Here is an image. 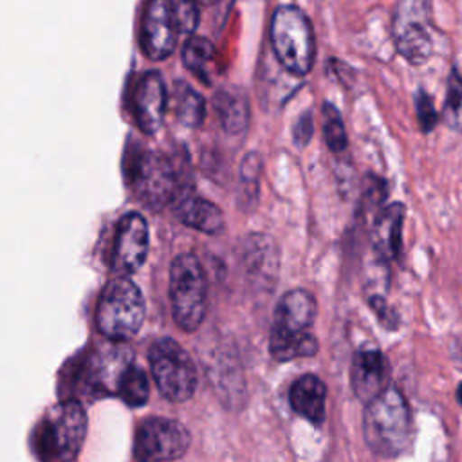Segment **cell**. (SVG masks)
<instances>
[{"instance_id":"9c48e42d","label":"cell","mask_w":462,"mask_h":462,"mask_svg":"<svg viewBox=\"0 0 462 462\" xmlns=\"http://www.w3.org/2000/svg\"><path fill=\"white\" fill-rule=\"evenodd\" d=\"M189 446L188 430L173 419L150 417L139 424L134 440V457L141 462L180 458Z\"/></svg>"},{"instance_id":"7c38bea8","label":"cell","mask_w":462,"mask_h":462,"mask_svg":"<svg viewBox=\"0 0 462 462\" xmlns=\"http://www.w3.org/2000/svg\"><path fill=\"white\" fill-rule=\"evenodd\" d=\"M179 25L170 0H146L141 16V49L152 61L166 60L177 45Z\"/></svg>"},{"instance_id":"30bf717a","label":"cell","mask_w":462,"mask_h":462,"mask_svg":"<svg viewBox=\"0 0 462 462\" xmlns=\"http://www.w3.org/2000/svg\"><path fill=\"white\" fill-rule=\"evenodd\" d=\"M90 350L78 370L79 386L87 393H116L123 372L132 365V352L121 341H110Z\"/></svg>"},{"instance_id":"f546056e","label":"cell","mask_w":462,"mask_h":462,"mask_svg":"<svg viewBox=\"0 0 462 462\" xmlns=\"http://www.w3.org/2000/svg\"><path fill=\"white\" fill-rule=\"evenodd\" d=\"M458 399L462 401V384H460V390H458Z\"/></svg>"},{"instance_id":"603a6c76","label":"cell","mask_w":462,"mask_h":462,"mask_svg":"<svg viewBox=\"0 0 462 462\" xmlns=\"http://www.w3.org/2000/svg\"><path fill=\"white\" fill-rule=\"evenodd\" d=\"M116 393L121 397V401L126 406H132V408L143 406L150 395V383L144 370L135 365H130L123 372Z\"/></svg>"},{"instance_id":"ac0fdd59","label":"cell","mask_w":462,"mask_h":462,"mask_svg":"<svg viewBox=\"0 0 462 462\" xmlns=\"http://www.w3.org/2000/svg\"><path fill=\"white\" fill-rule=\"evenodd\" d=\"M402 215L404 208L401 204H392L383 209V213L377 217L374 224L372 242L384 258L399 256Z\"/></svg>"},{"instance_id":"4fadbf2b","label":"cell","mask_w":462,"mask_h":462,"mask_svg":"<svg viewBox=\"0 0 462 462\" xmlns=\"http://www.w3.org/2000/svg\"><path fill=\"white\" fill-rule=\"evenodd\" d=\"M168 106V90L157 70L139 76L132 92V112L141 132L153 135L161 130Z\"/></svg>"},{"instance_id":"2e32d148","label":"cell","mask_w":462,"mask_h":462,"mask_svg":"<svg viewBox=\"0 0 462 462\" xmlns=\"http://www.w3.org/2000/svg\"><path fill=\"white\" fill-rule=\"evenodd\" d=\"M314 316V298L303 289H294L285 292L278 301L273 327L285 332H303L310 328Z\"/></svg>"},{"instance_id":"8fae6325","label":"cell","mask_w":462,"mask_h":462,"mask_svg":"<svg viewBox=\"0 0 462 462\" xmlns=\"http://www.w3.org/2000/svg\"><path fill=\"white\" fill-rule=\"evenodd\" d=\"M150 244V231L146 218L130 211L125 213L116 227L112 256H110V271L114 276H130L141 269L146 260Z\"/></svg>"},{"instance_id":"6da1fadb","label":"cell","mask_w":462,"mask_h":462,"mask_svg":"<svg viewBox=\"0 0 462 462\" xmlns=\"http://www.w3.org/2000/svg\"><path fill=\"white\" fill-rule=\"evenodd\" d=\"M87 413L79 401L65 399L45 411L32 431L31 448L36 458L65 462L78 457L87 437Z\"/></svg>"},{"instance_id":"ba28073f","label":"cell","mask_w":462,"mask_h":462,"mask_svg":"<svg viewBox=\"0 0 462 462\" xmlns=\"http://www.w3.org/2000/svg\"><path fill=\"white\" fill-rule=\"evenodd\" d=\"M130 188L146 208H164L179 193V177L173 162L159 152L146 150L139 153L130 166Z\"/></svg>"},{"instance_id":"e0dca14e","label":"cell","mask_w":462,"mask_h":462,"mask_svg":"<svg viewBox=\"0 0 462 462\" xmlns=\"http://www.w3.org/2000/svg\"><path fill=\"white\" fill-rule=\"evenodd\" d=\"M289 401L292 410L307 420L319 424L325 419L327 388L319 377L305 374L298 381H294L289 392Z\"/></svg>"},{"instance_id":"cb8c5ba5","label":"cell","mask_w":462,"mask_h":462,"mask_svg":"<svg viewBox=\"0 0 462 462\" xmlns=\"http://www.w3.org/2000/svg\"><path fill=\"white\" fill-rule=\"evenodd\" d=\"M323 135L332 152H341L346 146V132L341 114L330 103L323 105Z\"/></svg>"},{"instance_id":"52a82bcc","label":"cell","mask_w":462,"mask_h":462,"mask_svg":"<svg viewBox=\"0 0 462 462\" xmlns=\"http://www.w3.org/2000/svg\"><path fill=\"white\" fill-rule=\"evenodd\" d=\"M431 0H399L393 16V43L411 65H422L433 52Z\"/></svg>"},{"instance_id":"7a4b0ae2","label":"cell","mask_w":462,"mask_h":462,"mask_svg":"<svg viewBox=\"0 0 462 462\" xmlns=\"http://www.w3.org/2000/svg\"><path fill=\"white\" fill-rule=\"evenodd\" d=\"M365 442L379 457H395L411 442V413L406 399L395 388L366 402L363 419Z\"/></svg>"},{"instance_id":"ffe728a7","label":"cell","mask_w":462,"mask_h":462,"mask_svg":"<svg viewBox=\"0 0 462 462\" xmlns=\"http://www.w3.org/2000/svg\"><path fill=\"white\" fill-rule=\"evenodd\" d=\"M215 114L222 125V128L229 134H238L247 126L249 108L245 97L238 92L220 90L213 97Z\"/></svg>"},{"instance_id":"484cf974","label":"cell","mask_w":462,"mask_h":462,"mask_svg":"<svg viewBox=\"0 0 462 462\" xmlns=\"http://www.w3.org/2000/svg\"><path fill=\"white\" fill-rule=\"evenodd\" d=\"M173 13H175V20L179 25V32L180 34H193L199 20H200V7L195 0H170Z\"/></svg>"},{"instance_id":"9a60e30c","label":"cell","mask_w":462,"mask_h":462,"mask_svg":"<svg viewBox=\"0 0 462 462\" xmlns=\"http://www.w3.org/2000/svg\"><path fill=\"white\" fill-rule=\"evenodd\" d=\"M173 200V211L177 218L188 227L202 231L206 235H218L224 229V215L220 208L213 202L189 191L177 193Z\"/></svg>"},{"instance_id":"7402d4cb","label":"cell","mask_w":462,"mask_h":462,"mask_svg":"<svg viewBox=\"0 0 462 462\" xmlns=\"http://www.w3.org/2000/svg\"><path fill=\"white\" fill-rule=\"evenodd\" d=\"M175 116L179 123L189 128H197L204 121L206 101L186 83H177L175 87Z\"/></svg>"},{"instance_id":"d6986e66","label":"cell","mask_w":462,"mask_h":462,"mask_svg":"<svg viewBox=\"0 0 462 462\" xmlns=\"http://www.w3.org/2000/svg\"><path fill=\"white\" fill-rule=\"evenodd\" d=\"M269 350L278 361H291L298 357H309L318 352V341L309 332H285L280 328L271 330Z\"/></svg>"},{"instance_id":"8992f818","label":"cell","mask_w":462,"mask_h":462,"mask_svg":"<svg viewBox=\"0 0 462 462\" xmlns=\"http://www.w3.org/2000/svg\"><path fill=\"white\" fill-rule=\"evenodd\" d=\"M152 377L161 395L171 402L188 401L197 388V370L189 354L171 337H159L148 350Z\"/></svg>"},{"instance_id":"5b68a950","label":"cell","mask_w":462,"mask_h":462,"mask_svg":"<svg viewBox=\"0 0 462 462\" xmlns=\"http://www.w3.org/2000/svg\"><path fill=\"white\" fill-rule=\"evenodd\" d=\"M170 303L179 328L195 332L208 309L206 273L193 253H180L170 265Z\"/></svg>"},{"instance_id":"d4e9b609","label":"cell","mask_w":462,"mask_h":462,"mask_svg":"<svg viewBox=\"0 0 462 462\" xmlns=\"http://www.w3.org/2000/svg\"><path fill=\"white\" fill-rule=\"evenodd\" d=\"M444 119L449 126L462 130V78L457 70H453L449 76Z\"/></svg>"},{"instance_id":"f1b7e54d","label":"cell","mask_w":462,"mask_h":462,"mask_svg":"<svg viewBox=\"0 0 462 462\" xmlns=\"http://www.w3.org/2000/svg\"><path fill=\"white\" fill-rule=\"evenodd\" d=\"M199 4V7H229V4L233 0H195Z\"/></svg>"},{"instance_id":"3957f363","label":"cell","mask_w":462,"mask_h":462,"mask_svg":"<svg viewBox=\"0 0 462 462\" xmlns=\"http://www.w3.org/2000/svg\"><path fill=\"white\" fill-rule=\"evenodd\" d=\"M146 314L141 289L130 276H114L99 294L96 305V328L110 341H128L134 337Z\"/></svg>"},{"instance_id":"4316f807","label":"cell","mask_w":462,"mask_h":462,"mask_svg":"<svg viewBox=\"0 0 462 462\" xmlns=\"http://www.w3.org/2000/svg\"><path fill=\"white\" fill-rule=\"evenodd\" d=\"M415 101H417L419 123H420L424 132H430L437 125V121H439V116H437V110L433 106V101H431V97L426 92H419Z\"/></svg>"},{"instance_id":"44dd1931","label":"cell","mask_w":462,"mask_h":462,"mask_svg":"<svg viewBox=\"0 0 462 462\" xmlns=\"http://www.w3.org/2000/svg\"><path fill=\"white\" fill-rule=\"evenodd\" d=\"M215 60V47L204 36L189 34V38L182 45V63L202 81H209V70Z\"/></svg>"},{"instance_id":"83f0119b","label":"cell","mask_w":462,"mask_h":462,"mask_svg":"<svg viewBox=\"0 0 462 462\" xmlns=\"http://www.w3.org/2000/svg\"><path fill=\"white\" fill-rule=\"evenodd\" d=\"M310 135H312V117L309 114H303L294 126V139L303 146Z\"/></svg>"},{"instance_id":"277c9868","label":"cell","mask_w":462,"mask_h":462,"mask_svg":"<svg viewBox=\"0 0 462 462\" xmlns=\"http://www.w3.org/2000/svg\"><path fill=\"white\" fill-rule=\"evenodd\" d=\"M271 47L282 67L296 76H305L316 56V40L309 16L294 5H280L269 27Z\"/></svg>"},{"instance_id":"5bb4252c","label":"cell","mask_w":462,"mask_h":462,"mask_svg":"<svg viewBox=\"0 0 462 462\" xmlns=\"http://www.w3.org/2000/svg\"><path fill=\"white\" fill-rule=\"evenodd\" d=\"M390 365L377 350H361L352 359L350 384L357 399L363 402L372 401L388 388Z\"/></svg>"}]
</instances>
